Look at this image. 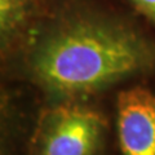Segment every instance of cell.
Segmentation results:
<instances>
[{"mask_svg":"<svg viewBox=\"0 0 155 155\" xmlns=\"http://www.w3.org/2000/svg\"><path fill=\"white\" fill-rule=\"evenodd\" d=\"M38 8V0H0V61L23 44Z\"/></svg>","mask_w":155,"mask_h":155,"instance_id":"cell-4","label":"cell"},{"mask_svg":"<svg viewBox=\"0 0 155 155\" xmlns=\"http://www.w3.org/2000/svg\"><path fill=\"white\" fill-rule=\"evenodd\" d=\"M122 155H155V94L142 87L122 91L116 101Z\"/></svg>","mask_w":155,"mask_h":155,"instance_id":"cell-3","label":"cell"},{"mask_svg":"<svg viewBox=\"0 0 155 155\" xmlns=\"http://www.w3.org/2000/svg\"><path fill=\"white\" fill-rule=\"evenodd\" d=\"M104 132L98 111L79 100L57 101L39 115L28 155H97Z\"/></svg>","mask_w":155,"mask_h":155,"instance_id":"cell-2","label":"cell"},{"mask_svg":"<svg viewBox=\"0 0 155 155\" xmlns=\"http://www.w3.org/2000/svg\"><path fill=\"white\" fill-rule=\"evenodd\" d=\"M31 80L57 101L79 100L155 70V40L85 0L65 5L32 41Z\"/></svg>","mask_w":155,"mask_h":155,"instance_id":"cell-1","label":"cell"},{"mask_svg":"<svg viewBox=\"0 0 155 155\" xmlns=\"http://www.w3.org/2000/svg\"><path fill=\"white\" fill-rule=\"evenodd\" d=\"M140 16L155 25V0H127Z\"/></svg>","mask_w":155,"mask_h":155,"instance_id":"cell-6","label":"cell"},{"mask_svg":"<svg viewBox=\"0 0 155 155\" xmlns=\"http://www.w3.org/2000/svg\"><path fill=\"white\" fill-rule=\"evenodd\" d=\"M9 128H11V105L5 91L0 87V155H8Z\"/></svg>","mask_w":155,"mask_h":155,"instance_id":"cell-5","label":"cell"}]
</instances>
